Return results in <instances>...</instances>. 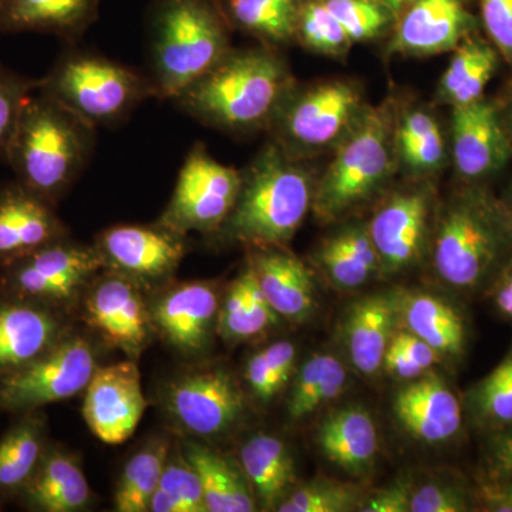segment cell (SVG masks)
Masks as SVG:
<instances>
[{
  "label": "cell",
  "instance_id": "cell-42",
  "mask_svg": "<svg viewBox=\"0 0 512 512\" xmlns=\"http://www.w3.org/2000/svg\"><path fill=\"white\" fill-rule=\"evenodd\" d=\"M471 407L488 426L512 424V349L471 392Z\"/></svg>",
  "mask_w": 512,
  "mask_h": 512
},
{
  "label": "cell",
  "instance_id": "cell-49",
  "mask_svg": "<svg viewBox=\"0 0 512 512\" xmlns=\"http://www.w3.org/2000/svg\"><path fill=\"white\" fill-rule=\"evenodd\" d=\"M392 342L396 343L423 370L436 365L439 360V353L412 332L397 333L393 336Z\"/></svg>",
  "mask_w": 512,
  "mask_h": 512
},
{
  "label": "cell",
  "instance_id": "cell-34",
  "mask_svg": "<svg viewBox=\"0 0 512 512\" xmlns=\"http://www.w3.org/2000/svg\"><path fill=\"white\" fill-rule=\"evenodd\" d=\"M497 63L498 52L494 46L468 36L456 47V53L441 77L437 99L451 107L481 99Z\"/></svg>",
  "mask_w": 512,
  "mask_h": 512
},
{
  "label": "cell",
  "instance_id": "cell-40",
  "mask_svg": "<svg viewBox=\"0 0 512 512\" xmlns=\"http://www.w3.org/2000/svg\"><path fill=\"white\" fill-rule=\"evenodd\" d=\"M295 40L311 52L338 59L348 55L353 46L348 33L323 0H301Z\"/></svg>",
  "mask_w": 512,
  "mask_h": 512
},
{
  "label": "cell",
  "instance_id": "cell-20",
  "mask_svg": "<svg viewBox=\"0 0 512 512\" xmlns=\"http://www.w3.org/2000/svg\"><path fill=\"white\" fill-rule=\"evenodd\" d=\"M90 325L114 348L137 355L148 339L150 318L134 281L114 272L94 285L86 302Z\"/></svg>",
  "mask_w": 512,
  "mask_h": 512
},
{
  "label": "cell",
  "instance_id": "cell-7",
  "mask_svg": "<svg viewBox=\"0 0 512 512\" xmlns=\"http://www.w3.org/2000/svg\"><path fill=\"white\" fill-rule=\"evenodd\" d=\"M40 93L62 104L94 128L111 126L138 104L157 96L150 79L90 52H64L39 80Z\"/></svg>",
  "mask_w": 512,
  "mask_h": 512
},
{
  "label": "cell",
  "instance_id": "cell-33",
  "mask_svg": "<svg viewBox=\"0 0 512 512\" xmlns=\"http://www.w3.org/2000/svg\"><path fill=\"white\" fill-rule=\"evenodd\" d=\"M278 320V313L266 301L254 269L248 264L237 281L229 286L218 309V332L225 342H242L266 332Z\"/></svg>",
  "mask_w": 512,
  "mask_h": 512
},
{
  "label": "cell",
  "instance_id": "cell-26",
  "mask_svg": "<svg viewBox=\"0 0 512 512\" xmlns=\"http://www.w3.org/2000/svg\"><path fill=\"white\" fill-rule=\"evenodd\" d=\"M16 416L0 439V501L20 497L49 450L42 410Z\"/></svg>",
  "mask_w": 512,
  "mask_h": 512
},
{
  "label": "cell",
  "instance_id": "cell-32",
  "mask_svg": "<svg viewBox=\"0 0 512 512\" xmlns=\"http://www.w3.org/2000/svg\"><path fill=\"white\" fill-rule=\"evenodd\" d=\"M183 454L200 477L208 512L256 510L254 493L231 461L198 443L185 444Z\"/></svg>",
  "mask_w": 512,
  "mask_h": 512
},
{
  "label": "cell",
  "instance_id": "cell-30",
  "mask_svg": "<svg viewBox=\"0 0 512 512\" xmlns=\"http://www.w3.org/2000/svg\"><path fill=\"white\" fill-rule=\"evenodd\" d=\"M241 466L265 510H276L288 497L295 468L291 453L278 437L261 433L249 439L241 450Z\"/></svg>",
  "mask_w": 512,
  "mask_h": 512
},
{
  "label": "cell",
  "instance_id": "cell-12",
  "mask_svg": "<svg viewBox=\"0 0 512 512\" xmlns=\"http://www.w3.org/2000/svg\"><path fill=\"white\" fill-rule=\"evenodd\" d=\"M433 207L434 190L429 178H416L380 205L367 231L384 274H397L419 261L429 241Z\"/></svg>",
  "mask_w": 512,
  "mask_h": 512
},
{
  "label": "cell",
  "instance_id": "cell-14",
  "mask_svg": "<svg viewBox=\"0 0 512 512\" xmlns=\"http://www.w3.org/2000/svg\"><path fill=\"white\" fill-rule=\"evenodd\" d=\"M146 407L136 363L121 362L97 367L86 387L83 414L97 439L121 444L133 436Z\"/></svg>",
  "mask_w": 512,
  "mask_h": 512
},
{
  "label": "cell",
  "instance_id": "cell-4",
  "mask_svg": "<svg viewBox=\"0 0 512 512\" xmlns=\"http://www.w3.org/2000/svg\"><path fill=\"white\" fill-rule=\"evenodd\" d=\"M431 254L441 281L478 291L512 262V217L483 191L458 192L437 217Z\"/></svg>",
  "mask_w": 512,
  "mask_h": 512
},
{
  "label": "cell",
  "instance_id": "cell-43",
  "mask_svg": "<svg viewBox=\"0 0 512 512\" xmlns=\"http://www.w3.org/2000/svg\"><path fill=\"white\" fill-rule=\"evenodd\" d=\"M353 43L370 42L383 36L396 16L375 0H323Z\"/></svg>",
  "mask_w": 512,
  "mask_h": 512
},
{
  "label": "cell",
  "instance_id": "cell-24",
  "mask_svg": "<svg viewBox=\"0 0 512 512\" xmlns=\"http://www.w3.org/2000/svg\"><path fill=\"white\" fill-rule=\"evenodd\" d=\"M100 0H0L2 33H47L76 39L99 16Z\"/></svg>",
  "mask_w": 512,
  "mask_h": 512
},
{
  "label": "cell",
  "instance_id": "cell-52",
  "mask_svg": "<svg viewBox=\"0 0 512 512\" xmlns=\"http://www.w3.org/2000/svg\"><path fill=\"white\" fill-rule=\"evenodd\" d=\"M495 305L504 316L512 319V262L505 269L503 279L498 284Z\"/></svg>",
  "mask_w": 512,
  "mask_h": 512
},
{
  "label": "cell",
  "instance_id": "cell-37",
  "mask_svg": "<svg viewBox=\"0 0 512 512\" xmlns=\"http://www.w3.org/2000/svg\"><path fill=\"white\" fill-rule=\"evenodd\" d=\"M170 447L163 440L153 441L128 460L114 494V510L146 512L156 493Z\"/></svg>",
  "mask_w": 512,
  "mask_h": 512
},
{
  "label": "cell",
  "instance_id": "cell-51",
  "mask_svg": "<svg viewBox=\"0 0 512 512\" xmlns=\"http://www.w3.org/2000/svg\"><path fill=\"white\" fill-rule=\"evenodd\" d=\"M490 464L494 473L512 476V430L498 434L490 447Z\"/></svg>",
  "mask_w": 512,
  "mask_h": 512
},
{
  "label": "cell",
  "instance_id": "cell-44",
  "mask_svg": "<svg viewBox=\"0 0 512 512\" xmlns=\"http://www.w3.org/2000/svg\"><path fill=\"white\" fill-rule=\"evenodd\" d=\"M356 488L350 485L318 481L293 491L278 505L279 512H342L356 504Z\"/></svg>",
  "mask_w": 512,
  "mask_h": 512
},
{
  "label": "cell",
  "instance_id": "cell-1",
  "mask_svg": "<svg viewBox=\"0 0 512 512\" xmlns=\"http://www.w3.org/2000/svg\"><path fill=\"white\" fill-rule=\"evenodd\" d=\"M293 86L285 60L272 47L231 49L173 101L205 126L248 133L269 127Z\"/></svg>",
  "mask_w": 512,
  "mask_h": 512
},
{
  "label": "cell",
  "instance_id": "cell-6",
  "mask_svg": "<svg viewBox=\"0 0 512 512\" xmlns=\"http://www.w3.org/2000/svg\"><path fill=\"white\" fill-rule=\"evenodd\" d=\"M393 99L366 107L352 130L335 147L332 161L315 184L312 210L322 221H335L382 190L399 168Z\"/></svg>",
  "mask_w": 512,
  "mask_h": 512
},
{
  "label": "cell",
  "instance_id": "cell-45",
  "mask_svg": "<svg viewBox=\"0 0 512 512\" xmlns=\"http://www.w3.org/2000/svg\"><path fill=\"white\" fill-rule=\"evenodd\" d=\"M37 87L39 80L22 76L0 63V163H6L20 111Z\"/></svg>",
  "mask_w": 512,
  "mask_h": 512
},
{
  "label": "cell",
  "instance_id": "cell-2",
  "mask_svg": "<svg viewBox=\"0 0 512 512\" xmlns=\"http://www.w3.org/2000/svg\"><path fill=\"white\" fill-rule=\"evenodd\" d=\"M301 158L266 144L242 175L241 190L220 231L249 248L284 247L312 210L315 180Z\"/></svg>",
  "mask_w": 512,
  "mask_h": 512
},
{
  "label": "cell",
  "instance_id": "cell-5",
  "mask_svg": "<svg viewBox=\"0 0 512 512\" xmlns=\"http://www.w3.org/2000/svg\"><path fill=\"white\" fill-rule=\"evenodd\" d=\"M217 0H156L150 16L151 83L173 100L211 70L231 47Z\"/></svg>",
  "mask_w": 512,
  "mask_h": 512
},
{
  "label": "cell",
  "instance_id": "cell-8",
  "mask_svg": "<svg viewBox=\"0 0 512 512\" xmlns=\"http://www.w3.org/2000/svg\"><path fill=\"white\" fill-rule=\"evenodd\" d=\"M362 89L349 80L293 86L269 124L274 141L301 160L338 146L366 110Z\"/></svg>",
  "mask_w": 512,
  "mask_h": 512
},
{
  "label": "cell",
  "instance_id": "cell-10",
  "mask_svg": "<svg viewBox=\"0 0 512 512\" xmlns=\"http://www.w3.org/2000/svg\"><path fill=\"white\" fill-rule=\"evenodd\" d=\"M241 181L239 171L212 158L204 144H195L158 224L183 237L192 231H220L237 202Z\"/></svg>",
  "mask_w": 512,
  "mask_h": 512
},
{
  "label": "cell",
  "instance_id": "cell-9",
  "mask_svg": "<svg viewBox=\"0 0 512 512\" xmlns=\"http://www.w3.org/2000/svg\"><path fill=\"white\" fill-rule=\"evenodd\" d=\"M96 369L92 346L82 338L63 336L29 365L0 377V410L33 412L72 399L86 390Z\"/></svg>",
  "mask_w": 512,
  "mask_h": 512
},
{
  "label": "cell",
  "instance_id": "cell-16",
  "mask_svg": "<svg viewBox=\"0 0 512 512\" xmlns=\"http://www.w3.org/2000/svg\"><path fill=\"white\" fill-rule=\"evenodd\" d=\"M183 235L157 227L119 225L97 241L104 266L138 281H160L173 274L185 252Z\"/></svg>",
  "mask_w": 512,
  "mask_h": 512
},
{
  "label": "cell",
  "instance_id": "cell-22",
  "mask_svg": "<svg viewBox=\"0 0 512 512\" xmlns=\"http://www.w3.org/2000/svg\"><path fill=\"white\" fill-rule=\"evenodd\" d=\"M249 265L259 288L278 316L302 322L315 309V285L311 271L284 247L252 248Z\"/></svg>",
  "mask_w": 512,
  "mask_h": 512
},
{
  "label": "cell",
  "instance_id": "cell-19",
  "mask_svg": "<svg viewBox=\"0 0 512 512\" xmlns=\"http://www.w3.org/2000/svg\"><path fill=\"white\" fill-rule=\"evenodd\" d=\"M63 238L55 205L19 181L0 187V268Z\"/></svg>",
  "mask_w": 512,
  "mask_h": 512
},
{
  "label": "cell",
  "instance_id": "cell-21",
  "mask_svg": "<svg viewBox=\"0 0 512 512\" xmlns=\"http://www.w3.org/2000/svg\"><path fill=\"white\" fill-rule=\"evenodd\" d=\"M220 299L208 282H188L164 293L154 305L151 320L170 345L184 353L207 348Z\"/></svg>",
  "mask_w": 512,
  "mask_h": 512
},
{
  "label": "cell",
  "instance_id": "cell-39",
  "mask_svg": "<svg viewBox=\"0 0 512 512\" xmlns=\"http://www.w3.org/2000/svg\"><path fill=\"white\" fill-rule=\"evenodd\" d=\"M148 511L208 512L200 477L183 451L171 461L168 457Z\"/></svg>",
  "mask_w": 512,
  "mask_h": 512
},
{
  "label": "cell",
  "instance_id": "cell-29",
  "mask_svg": "<svg viewBox=\"0 0 512 512\" xmlns=\"http://www.w3.org/2000/svg\"><path fill=\"white\" fill-rule=\"evenodd\" d=\"M396 313L393 299L386 295L367 296L353 306L346 323V342L353 365L363 375H373L383 366Z\"/></svg>",
  "mask_w": 512,
  "mask_h": 512
},
{
  "label": "cell",
  "instance_id": "cell-11",
  "mask_svg": "<svg viewBox=\"0 0 512 512\" xmlns=\"http://www.w3.org/2000/svg\"><path fill=\"white\" fill-rule=\"evenodd\" d=\"M103 266L96 247L63 238L2 266L0 289L59 309Z\"/></svg>",
  "mask_w": 512,
  "mask_h": 512
},
{
  "label": "cell",
  "instance_id": "cell-17",
  "mask_svg": "<svg viewBox=\"0 0 512 512\" xmlns=\"http://www.w3.org/2000/svg\"><path fill=\"white\" fill-rule=\"evenodd\" d=\"M451 154L457 173L466 180H480L497 173L511 156V143L497 107L478 99L453 107Z\"/></svg>",
  "mask_w": 512,
  "mask_h": 512
},
{
  "label": "cell",
  "instance_id": "cell-3",
  "mask_svg": "<svg viewBox=\"0 0 512 512\" xmlns=\"http://www.w3.org/2000/svg\"><path fill=\"white\" fill-rule=\"evenodd\" d=\"M94 141L96 128L36 90L20 111L6 164L16 181L56 205L89 163Z\"/></svg>",
  "mask_w": 512,
  "mask_h": 512
},
{
  "label": "cell",
  "instance_id": "cell-13",
  "mask_svg": "<svg viewBox=\"0 0 512 512\" xmlns=\"http://www.w3.org/2000/svg\"><path fill=\"white\" fill-rule=\"evenodd\" d=\"M165 409L181 429L198 437L220 436L244 413V394L224 369L198 370L170 384Z\"/></svg>",
  "mask_w": 512,
  "mask_h": 512
},
{
  "label": "cell",
  "instance_id": "cell-31",
  "mask_svg": "<svg viewBox=\"0 0 512 512\" xmlns=\"http://www.w3.org/2000/svg\"><path fill=\"white\" fill-rule=\"evenodd\" d=\"M316 261L333 285L353 289L366 284L380 269L379 256L367 225H348L326 238L316 252Z\"/></svg>",
  "mask_w": 512,
  "mask_h": 512
},
{
  "label": "cell",
  "instance_id": "cell-47",
  "mask_svg": "<svg viewBox=\"0 0 512 512\" xmlns=\"http://www.w3.org/2000/svg\"><path fill=\"white\" fill-rule=\"evenodd\" d=\"M468 510L464 495L443 485H424L413 491L410 501L412 512H463Z\"/></svg>",
  "mask_w": 512,
  "mask_h": 512
},
{
  "label": "cell",
  "instance_id": "cell-53",
  "mask_svg": "<svg viewBox=\"0 0 512 512\" xmlns=\"http://www.w3.org/2000/svg\"><path fill=\"white\" fill-rule=\"evenodd\" d=\"M375 2L380 3L384 8L389 9L397 19V16H399L400 13H402L403 10L413 2V0H375Z\"/></svg>",
  "mask_w": 512,
  "mask_h": 512
},
{
  "label": "cell",
  "instance_id": "cell-18",
  "mask_svg": "<svg viewBox=\"0 0 512 512\" xmlns=\"http://www.w3.org/2000/svg\"><path fill=\"white\" fill-rule=\"evenodd\" d=\"M63 336L56 308L0 289V377L29 365Z\"/></svg>",
  "mask_w": 512,
  "mask_h": 512
},
{
  "label": "cell",
  "instance_id": "cell-38",
  "mask_svg": "<svg viewBox=\"0 0 512 512\" xmlns=\"http://www.w3.org/2000/svg\"><path fill=\"white\" fill-rule=\"evenodd\" d=\"M348 375L345 366L332 355L312 356L302 366L288 402L292 420L305 419L323 404L338 397Z\"/></svg>",
  "mask_w": 512,
  "mask_h": 512
},
{
  "label": "cell",
  "instance_id": "cell-36",
  "mask_svg": "<svg viewBox=\"0 0 512 512\" xmlns=\"http://www.w3.org/2000/svg\"><path fill=\"white\" fill-rule=\"evenodd\" d=\"M402 312L409 332L419 336L439 355H461L466 329L463 319L446 302L430 295L409 296Z\"/></svg>",
  "mask_w": 512,
  "mask_h": 512
},
{
  "label": "cell",
  "instance_id": "cell-46",
  "mask_svg": "<svg viewBox=\"0 0 512 512\" xmlns=\"http://www.w3.org/2000/svg\"><path fill=\"white\" fill-rule=\"evenodd\" d=\"M480 10L495 50L512 66V0H480Z\"/></svg>",
  "mask_w": 512,
  "mask_h": 512
},
{
  "label": "cell",
  "instance_id": "cell-28",
  "mask_svg": "<svg viewBox=\"0 0 512 512\" xmlns=\"http://www.w3.org/2000/svg\"><path fill=\"white\" fill-rule=\"evenodd\" d=\"M394 144L399 168L414 178H429L447 163L446 138L439 120L426 107L397 111Z\"/></svg>",
  "mask_w": 512,
  "mask_h": 512
},
{
  "label": "cell",
  "instance_id": "cell-48",
  "mask_svg": "<svg viewBox=\"0 0 512 512\" xmlns=\"http://www.w3.org/2000/svg\"><path fill=\"white\" fill-rule=\"evenodd\" d=\"M413 491L407 481L399 480L397 483L384 488L369 503L362 508L365 512H409Z\"/></svg>",
  "mask_w": 512,
  "mask_h": 512
},
{
  "label": "cell",
  "instance_id": "cell-41",
  "mask_svg": "<svg viewBox=\"0 0 512 512\" xmlns=\"http://www.w3.org/2000/svg\"><path fill=\"white\" fill-rule=\"evenodd\" d=\"M296 349L291 342L272 343L249 359L245 379L252 393L262 402H269L284 389L295 366Z\"/></svg>",
  "mask_w": 512,
  "mask_h": 512
},
{
  "label": "cell",
  "instance_id": "cell-54",
  "mask_svg": "<svg viewBox=\"0 0 512 512\" xmlns=\"http://www.w3.org/2000/svg\"><path fill=\"white\" fill-rule=\"evenodd\" d=\"M503 497L505 501H508V503L512 504V485L510 488H508L507 493H505Z\"/></svg>",
  "mask_w": 512,
  "mask_h": 512
},
{
  "label": "cell",
  "instance_id": "cell-55",
  "mask_svg": "<svg viewBox=\"0 0 512 512\" xmlns=\"http://www.w3.org/2000/svg\"><path fill=\"white\" fill-rule=\"evenodd\" d=\"M508 128H510V134L512 136V103H511L510 114H508Z\"/></svg>",
  "mask_w": 512,
  "mask_h": 512
},
{
  "label": "cell",
  "instance_id": "cell-23",
  "mask_svg": "<svg viewBox=\"0 0 512 512\" xmlns=\"http://www.w3.org/2000/svg\"><path fill=\"white\" fill-rule=\"evenodd\" d=\"M394 413L404 429L426 443L447 441L461 427L460 402L439 377H423L400 390Z\"/></svg>",
  "mask_w": 512,
  "mask_h": 512
},
{
  "label": "cell",
  "instance_id": "cell-27",
  "mask_svg": "<svg viewBox=\"0 0 512 512\" xmlns=\"http://www.w3.org/2000/svg\"><path fill=\"white\" fill-rule=\"evenodd\" d=\"M320 450L330 463L350 474H365L379 450L372 417L360 407H346L330 414L318 433Z\"/></svg>",
  "mask_w": 512,
  "mask_h": 512
},
{
  "label": "cell",
  "instance_id": "cell-35",
  "mask_svg": "<svg viewBox=\"0 0 512 512\" xmlns=\"http://www.w3.org/2000/svg\"><path fill=\"white\" fill-rule=\"evenodd\" d=\"M229 25L254 36L262 45L285 46L296 37L301 0H221Z\"/></svg>",
  "mask_w": 512,
  "mask_h": 512
},
{
  "label": "cell",
  "instance_id": "cell-50",
  "mask_svg": "<svg viewBox=\"0 0 512 512\" xmlns=\"http://www.w3.org/2000/svg\"><path fill=\"white\" fill-rule=\"evenodd\" d=\"M383 366L390 375L400 377V379H416L423 369L417 363H414L406 353L403 352L396 343H390L387 348L386 355H384Z\"/></svg>",
  "mask_w": 512,
  "mask_h": 512
},
{
  "label": "cell",
  "instance_id": "cell-25",
  "mask_svg": "<svg viewBox=\"0 0 512 512\" xmlns=\"http://www.w3.org/2000/svg\"><path fill=\"white\" fill-rule=\"evenodd\" d=\"M20 503L40 512H76L90 501V487L76 458L49 446Z\"/></svg>",
  "mask_w": 512,
  "mask_h": 512
},
{
  "label": "cell",
  "instance_id": "cell-15",
  "mask_svg": "<svg viewBox=\"0 0 512 512\" xmlns=\"http://www.w3.org/2000/svg\"><path fill=\"white\" fill-rule=\"evenodd\" d=\"M476 29L468 0H413L394 22L389 53L440 55L456 49Z\"/></svg>",
  "mask_w": 512,
  "mask_h": 512
}]
</instances>
